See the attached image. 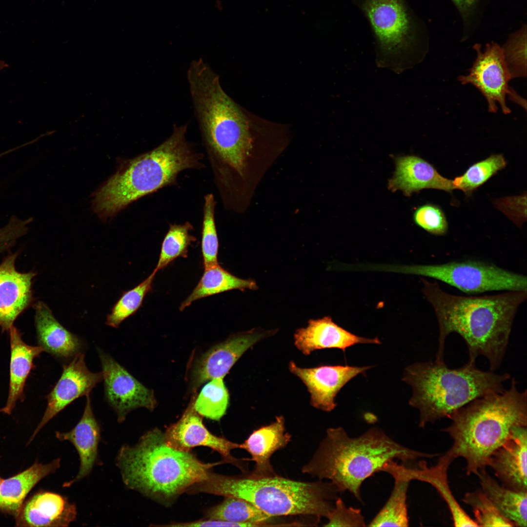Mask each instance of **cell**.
Here are the masks:
<instances>
[{
	"label": "cell",
	"mask_w": 527,
	"mask_h": 527,
	"mask_svg": "<svg viewBox=\"0 0 527 527\" xmlns=\"http://www.w3.org/2000/svg\"><path fill=\"white\" fill-rule=\"evenodd\" d=\"M422 291L432 305L439 326L435 361L444 362L445 342L456 333L467 346L469 361L479 356L488 361L490 370L498 369L504 359L512 326L527 291H507L493 295L462 296L449 294L436 282L422 279Z\"/></svg>",
	"instance_id": "obj_1"
},
{
	"label": "cell",
	"mask_w": 527,
	"mask_h": 527,
	"mask_svg": "<svg viewBox=\"0 0 527 527\" xmlns=\"http://www.w3.org/2000/svg\"><path fill=\"white\" fill-rule=\"evenodd\" d=\"M195 114L213 179L223 182L243 175L252 149L246 116L224 92L220 77L203 59L187 72Z\"/></svg>",
	"instance_id": "obj_2"
},
{
	"label": "cell",
	"mask_w": 527,
	"mask_h": 527,
	"mask_svg": "<svg viewBox=\"0 0 527 527\" xmlns=\"http://www.w3.org/2000/svg\"><path fill=\"white\" fill-rule=\"evenodd\" d=\"M187 126L174 125L162 142L121 166L94 194L93 208L99 216H113L142 197L176 185L183 171L204 168L203 154L186 138Z\"/></svg>",
	"instance_id": "obj_3"
},
{
	"label": "cell",
	"mask_w": 527,
	"mask_h": 527,
	"mask_svg": "<svg viewBox=\"0 0 527 527\" xmlns=\"http://www.w3.org/2000/svg\"><path fill=\"white\" fill-rule=\"evenodd\" d=\"M116 463L127 488L166 507L205 479L212 467L225 463L223 460L205 463L191 451L169 446L157 428L144 433L136 444L123 445Z\"/></svg>",
	"instance_id": "obj_4"
},
{
	"label": "cell",
	"mask_w": 527,
	"mask_h": 527,
	"mask_svg": "<svg viewBox=\"0 0 527 527\" xmlns=\"http://www.w3.org/2000/svg\"><path fill=\"white\" fill-rule=\"evenodd\" d=\"M440 454L419 452L406 447L373 427L361 436L349 437L339 427L328 428L325 437L311 460L302 467L304 473L328 479L339 492L349 491L361 503V486L385 464L397 459L408 463Z\"/></svg>",
	"instance_id": "obj_5"
},
{
	"label": "cell",
	"mask_w": 527,
	"mask_h": 527,
	"mask_svg": "<svg viewBox=\"0 0 527 527\" xmlns=\"http://www.w3.org/2000/svg\"><path fill=\"white\" fill-rule=\"evenodd\" d=\"M517 384L512 378L508 389L477 398L449 417L451 423L443 431L453 444L447 452L466 460L467 475L486 468L513 429L527 426V390L519 391Z\"/></svg>",
	"instance_id": "obj_6"
},
{
	"label": "cell",
	"mask_w": 527,
	"mask_h": 527,
	"mask_svg": "<svg viewBox=\"0 0 527 527\" xmlns=\"http://www.w3.org/2000/svg\"><path fill=\"white\" fill-rule=\"evenodd\" d=\"M187 493L241 498L272 517L303 515L319 519L327 518L340 492L331 482L297 481L277 474L262 477H253L248 473L227 476L210 471Z\"/></svg>",
	"instance_id": "obj_7"
},
{
	"label": "cell",
	"mask_w": 527,
	"mask_h": 527,
	"mask_svg": "<svg viewBox=\"0 0 527 527\" xmlns=\"http://www.w3.org/2000/svg\"><path fill=\"white\" fill-rule=\"evenodd\" d=\"M475 362L468 361L461 367L450 368L445 362L430 361L405 368L402 380L412 388L409 404L419 410L420 427L449 418L477 398L504 390L509 374L481 370Z\"/></svg>",
	"instance_id": "obj_8"
},
{
	"label": "cell",
	"mask_w": 527,
	"mask_h": 527,
	"mask_svg": "<svg viewBox=\"0 0 527 527\" xmlns=\"http://www.w3.org/2000/svg\"><path fill=\"white\" fill-rule=\"evenodd\" d=\"M369 25L378 67L400 73L426 52L425 24L406 0H353Z\"/></svg>",
	"instance_id": "obj_9"
},
{
	"label": "cell",
	"mask_w": 527,
	"mask_h": 527,
	"mask_svg": "<svg viewBox=\"0 0 527 527\" xmlns=\"http://www.w3.org/2000/svg\"><path fill=\"white\" fill-rule=\"evenodd\" d=\"M378 269L379 271L431 278L468 294L493 291H527L526 276L482 261H453L428 265L380 264Z\"/></svg>",
	"instance_id": "obj_10"
},
{
	"label": "cell",
	"mask_w": 527,
	"mask_h": 527,
	"mask_svg": "<svg viewBox=\"0 0 527 527\" xmlns=\"http://www.w3.org/2000/svg\"><path fill=\"white\" fill-rule=\"evenodd\" d=\"M474 47L477 52L476 60L468 74L459 76L458 80L463 84H471L480 91L486 100L489 112L496 113L498 103L504 114L510 113L506 104L507 95L522 105V99L509 89L508 82L512 77L502 48L495 42L487 44L483 51L480 44Z\"/></svg>",
	"instance_id": "obj_11"
},
{
	"label": "cell",
	"mask_w": 527,
	"mask_h": 527,
	"mask_svg": "<svg viewBox=\"0 0 527 527\" xmlns=\"http://www.w3.org/2000/svg\"><path fill=\"white\" fill-rule=\"evenodd\" d=\"M105 396L117 415L119 423L138 407L153 410L156 401L153 391L136 380L111 356L98 349Z\"/></svg>",
	"instance_id": "obj_12"
},
{
	"label": "cell",
	"mask_w": 527,
	"mask_h": 527,
	"mask_svg": "<svg viewBox=\"0 0 527 527\" xmlns=\"http://www.w3.org/2000/svg\"><path fill=\"white\" fill-rule=\"evenodd\" d=\"M163 433L165 442L170 447L187 451L196 446L208 447L218 452L226 463L231 464L244 473H247L244 462L248 459H237L231 454L232 450L240 448L241 444L211 433L193 406H190L181 419L169 426Z\"/></svg>",
	"instance_id": "obj_13"
},
{
	"label": "cell",
	"mask_w": 527,
	"mask_h": 527,
	"mask_svg": "<svg viewBox=\"0 0 527 527\" xmlns=\"http://www.w3.org/2000/svg\"><path fill=\"white\" fill-rule=\"evenodd\" d=\"M101 381V372L94 373L88 369L83 354L79 352L75 355L69 363L63 365L59 380L47 395V404L44 415L28 444L54 417L76 399L89 395Z\"/></svg>",
	"instance_id": "obj_14"
},
{
	"label": "cell",
	"mask_w": 527,
	"mask_h": 527,
	"mask_svg": "<svg viewBox=\"0 0 527 527\" xmlns=\"http://www.w3.org/2000/svg\"><path fill=\"white\" fill-rule=\"evenodd\" d=\"M371 366L323 365L305 368L294 362L289 364L290 371L306 386L311 396V405L324 411H331L337 405L335 398L340 390L351 380L364 374Z\"/></svg>",
	"instance_id": "obj_15"
},
{
	"label": "cell",
	"mask_w": 527,
	"mask_h": 527,
	"mask_svg": "<svg viewBox=\"0 0 527 527\" xmlns=\"http://www.w3.org/2000/svg\"><path fill=\"white\" fill-rule=\"evenodd\" d=\"M454 459L447 452L439 458L437 463L428 467L425 461H420L417 467L410 468L399 465L394 460L386 463L381 471L393 478L410 481L413 480L428 483L434 487L446 502L455 527H478L476 523L462 508L454 498L447 480V470Z\"/></svg>",
	"instance_id": "obj_16"
},
{
	"label": "cell",
	"mask_w": 527,
	"mask_h": 527,
	"mask_svg": "<svg viewBox=\"0 0 527 527\" xmlns=\"http://www.w3.org/2000/svg\"><path fill=\"white\" fill-rule=\"evenodd\" d=\"M18 254H11L0 264V327L9 330L32 300L35 273H21L15 267Z\"/></svg>",
	"instance_id": "obj_17"
},
{
	"label": "cell",
	"mask_w": 527,
	"mask_h": 527,
	"mask_svg": "<svg viewBox=\"0 0 527 527\" xmlns=\"http://www.w3.org/2000/svg\"><path fill=\"white\" fill-rule=\"evenodd\" d=\"M394 160L395 169L387 183L390 191H401L409 197L424 189L448 192L455 189L452 180L443 177L432 164L418 156H399Z\"/></svg>",
	"instance_id": "obj_18"
},
{
	"label": "cell",
	"mask_w": 527,
	"mask_h": 527,
	"mask_svg": "<svg viewBox=\"0 0 527 527\" xmlns=\"http://www.w3.org/2000/svg\"><path fill=\"white\" fill-rule=\"evenodd\" d=\"M527 427L514 428L508 439L491 455L487 466L503 486L527 491Z\"/></svg>",
	"instance_id": "obj_19"
},
{
	"label": "cell",
	"mask_w": 527,
	"mask_h": 527,
	"mask_svg": "<svg viewBox=\"0 0 527 527\" xmlns=\"http://www.w3.org/2000/svg\"><path fill=\"white\" fill-rule=\"evenodd\" d=\"M266 335L265 332L253 330L234 336L210 348L195 364L193 370L195 385L223 378L243 353Z\"/></svg>",
	"instance_id": "obj_20"
},
{
	"label": "cell",
	"mask_w": 527,
	"mask_h": 527,
	"mask_svg": "<svg viewBox=\"0 0 527 527\" xmlns=\"http://www.w3.org/2000/svg\"><path fill=\"white\" fill-rule=\"evenodd\" d=\"M75 505L53 492H38L24 502L15 516L18 527H68L76 519Z\"/></svg>",
	"instance_id": "obj_21"
},
{
	"label": "cell",
	"mask_w": 527,
	"mask_h": 527,
	"mask_svg": "<svg viewBox=\"0 0 527 527\" xmlns=\"http://www.w3.org/2000/svg\"><path fill=\"white\" fill-rule=\"evenodd\" d=\"M297 348L305 355L312 351L325 348L346 349L356 344H381L377 338L358 336L334 323L328 316L311 320L308 325L297 330L294 334Z\"/></svg>",
	"instance_id": "obj_22"
},
{
	"label": "cell",
	"mask_w": 527,
	"mask_h": 527,
	"mask_svg": "<svg viewBox=\"0 0 527 527\" xmlns=\"http://www.w3.org/2000/svg\"><path fill=\"white\" fill-rule=\"evenodd\" d=\"M86 396L82 416L76 426L69 431L56 433V437L59 440L67 441L73 445L80 460L77 475L73 479L65 483L63 485L64 487L70 486L88 475L98 457L100 427L93 414L90 395Z\"/></svg>",
	"instance_id": "obj_23"
},
{
	"label": "cell",
	"mask_w": 527,
	"mask_h": 527,
	"mask_svg": "<svg viewBox=\"0 0 527 527\" xmlns=\"http://www.w3.org/2000/svg\"><path fill=\"white\" fill-rule=\"evenodd\" d=\"M283 417H276L272 424L253 432L240 448L246 450L251 456L249 461L255 462L253 470L248 473L253 477L276 475L270 463V458L276 451L285 447L290 441L291 435L285 432Z\"/></svg>",
	"instance_id": "obj_24"
},
{
	"label": "cell",
	"mask_w": 527,
	"mask_h": 527,
	"mask_svg": "<svg viewBox=\"0 0 527 527\" xmlns=\"http://www.w3.org/2000/svg\"><path fill=\"white\" fill-rule=\"evenodd\" d=\"M34 308L38 345L44 351L60 359H69L80 352L81 340L57 321L47 304L38 302Z\"/></svg>",
	"instance_id": "obj_25"
},
{
	"label": "cell",
	"mask_w": 527,
	"mask_h": 527,
	"mask_svg": "<svg viewBox=\"0 0 527 527\" xmlns=\"http://www.w3.org/2000/svg\"><path fill=\"white\" fill-rule=\"evenodd\" d=\"M10 344L9 387L7 400L0 412L10 415L18 401H23L27 379L35 367L34 359L44 351L40 346L26 344L19 330L13 326L9 330Z\"/></svg>",
	"instance_id": "obj_26"
},
{
	"label": "cell",
	"mask_w": 527,
	"mask_h": 527,
	"mask_svg": "<svg viewBox=\"0 0 527 527\" xmlns=\"http://www.w3.org/2000/svg\"><path fill=\"white\" fill-rule=\"evenodd\" d=\"M60 465L59 458L47 464L36 462L25 470L2 480L0 487V511L15 517L31 489L42 479L54 473Z\"/></svg>",
	"instance_id": "obj_27"
},
{
	"label": "cell",
	"mask_w": 527,
	"mask_h": 527,
	"mask_svg": "<svg viewBox=\"0 0 527 527\" xmlns=\"http://www.w3.org/2000/svg\"><path fill=\"white\" fill-rule=\"evenodd\" d=\"M478 477L482 491L501 515L517 527L527 526V491H518L500 484L486 470L480 469Z\"/></svg>",
	"instance_id": "obj_28"
},
{
	"label": "cell",
	"mask_w": 527,
	"mask_h": 527,
	"mask_svg": "<svg viewBox=\"0 0 527 527\" xmlns=\"http://www.w3.org/2000/svg\"><path fill=\"white\" fill-rule=\"evenodd\" d=\"M255 282L238 278L219 264L204 268L202 277L191 294L180 307L182 311L193 302L203 298L233 289L243 290L257 288Z\"/></svg>",
	"instance_id": "obj_29"
},
{
	"label": "cell",
	"mask_w": 527,
	"mask_h": 527,
	"mask_svg": "<svg viewBox=\"0 0 527 527\" xmlns=\"http://www.w3.org/2000/svg\"><path fill=\"white\" fill-rule=\"evenodd\" d=\"M204 514L207 519L247 524L251 527L276 526L269 524L274 517L264 512L249 502L237 497H225L223 502L208 508Z\"/></svg>",
	"instance_id": "obj_30"
},
{
	"label": "cell",
	"mask_w": 527,
	"mask_h": 527,
	"mask_svg": "<svg viewBox=\"0 0 527 527\" xmlns=\"http://www.w3.org/2000/svg\"><path fill=\"white\" fill-rule=\"evenodd\" d=\"M395 483L386 503L369 523L370 527H407L409 521L406 493L410 481L394 478Z\"/></svg>",
	"instance_id": "obj_31"
},
{
	"label": "cell",
	"mask_w": 527,
	"mask_h": 527,
	"mask_svg": "<svg viewBox=\"0 0 527 527\" xmlns=\"http://www.w3.org/2000/svg\"><path fill=\"white\" fill-rule=\"evenodd\" d=\"M502 154L491 155L470 166L465 173L453 180L455 189L460 190L467 196L483 185L507 165Z\"/></svg>",
	"instance_id": "obj_32"
},
{
	"label": "cell",
	"mask_w": 527,
	"mask_h": 527,
	"mask_svg": "<svg viewBox=\"0 0 527 527\" xmlns=\"http://www.w3.org/2000/svg\"><path fill=\"white\" fill-rule=\"evenodd\" d=\"M192 224H171L162 244L158 263L154 269L157 272L167 266L178 257L187 256L188 248L196 238L190 235Z\"/></svg>",
	"instance_id": "obj_33"
},
{
	"label": "cell",
	"mask_w": 527,
	"mask_h": 527,
	"mask_svg": "<svg viewBox=\"0 0 527 527\" xmlns=\"http://www.w3.org/2000/svg\"><path fill=\"white\" fill-rule=\"evenodd\" d=\"M229 399L223 378H217L203 386L193 407L201 416L219 421L226 413Z\"/></svg>",
	"instance_id": "obj_34"
},
{
	"label": "cell",
	"mask_w": 527,
	"mask_h": 527,
	"mask_svg": "<svg viewBox=\"0 0 527 527\" xmlns=\"http://www.w3.org/2000/svg\"><path fill=\"white\" fill-rule=\"evenodd\" d=\"M156 273L157 272L154 270L141 284L122 294L107 315V325L117 328L124 320L138 310L145 296L151 290Z\"/></svg>",
	"instance_id": "obj_35"
},
{
	"label": "cell",
	"mask_w": 527,
	"mask_h": 527,
	"mask_svg": "<svg viewBox=\"0 0 527 527\" xmlns=\"http://www.w3.org/2000/svg\"><path fill=\"white\" fill-rule=\"evenodd\" d=\"M217 202L212 193L204 197L201 249L204 268L218 264L219 241L215 222Z\"/></svg>",
	"instance_id": "obj_36"
},
{
	"label": "cell",
	"mask_w": 527,
	"mask_h": 527,
	"mask_svg": "<svg viewBox=\"0 0 527 527\" xmlns=\"http://www.w3.org/2000/svg\"><path fill=\"white\" fill-rule=\"evenodd\" d=\"M462 500L472 508L478 527H513L482 490L466 493Z\"/></svg>",
	"instance_id": "obj_37"
},
{
	"label": "cell",
	"mask_w": 527,
	"mask_h": 527,
	"mask_svg": "<svg viewBox=\"0 0 527 527\" xmlns=\"http://www.w3.org/2000/svg\"><path fill=\"white\" fill-rule=\"evenodd\" d=\"M502 48L512 78L527 75V27L523 26L512 34Z\"/></svg>",
	"instance_id": "obj_38"
},
{
	"label": "cell",
	"mask_w": 527,
	"mask_h": 527,
	"mask_svg": "<svg viewBox=\"0 0 527 527\" xmlns=\"http://www.w3.org/2000/svg\"><path fill=\"white\" fill-rule=\"evenodd\" d=\"M414 223L429 233L437 236L445 235L448 223L441 208L432 203H426L417 207L413 214Z\"/></svg>",
	"instance_id": "obj_39"
},
{
	"label": "cell",
	"mask_w": 527,
	"mask_h": 527,
	"mask_svg": "<svg viewBox=\"0 0 527 527\" xmlns=\"http://www.w3.org/2000/svg\"><path fill=\"white\" fill-rule=\"evenodd\" d=\"M327 523L324 527H365L364 517L360 509L347 507L338 497L334 506L327 517Z\"/></svg>",
	"instance_id": "obj_40"
},
{
	"label": "cell",
	"mask_w": 527,
	"mask_h": 527,
	"mask_svg": "<svg viewBox=\"0 0 527 527\" xmlns=\"http://www.w3.org/2000/svg\"><path fill=\"white\" fill-rule=\"evenodd\" d=\"M527 196H510L496 200L494 204L517 226H521L527 218Z\"/></svg>",
	"instance_id": "obj_41"
},
{
	"label": "cell",
	"mask_w": 527,
	"mask_h": 527,
	"mask_svg": "<svg viewBox=\"0 0 527 527\" xmlns=\"http://www.w3.org/2000/svg\"><path fill=\"white\" fill-rule=\"evenodd\" d=\"M458 10L465 31L472 28L474 21L482 0H452Z\"/></svg>",
	"instance_id": "obj_42"
},
{
	"label": "cell",
	"mask_w": 527,
	"mask_h": 527,
	"mask_svg": "<svg viewBox=\"0 0 527 527\" xmlns=\"http://www.w3.org/2000/svg\"><path fill=\"white\" fill-rule=\"evenodd\" d=\"M8 67V65L3 61L0 60V71Z\"/></svg>",
	"instance_id": "obj_43"
},
{
	"label": "cell",
	"mask_w": 527,
	"mask_h": 527,
	"mask_svg": "<svg viewBox=\"0 0 527 527\" xmlns=\"http://www.w3.org/2000/svg\"><path fill=\"white\" fill-rule=\"evenodd\" d=\"M2 480V479H1V478H0V485H1V483Z\"/></svg>",
	"instance_id": "obj_44"
},
{
	"label": "cell",
	"mask_w": 527,
	"mask_h": 527,
	"mask_svg": "<svg viewBox=\"0 0 527 527\" xmlns=\"http://www.w3.org/2000/svg\"><path fill=\"white\" fill-rule=\"evenodd\" d=\"M1 251V246L0 243V253Z\"/></svg>",
	"instance_id": "obj_45"
}]
</instances>
